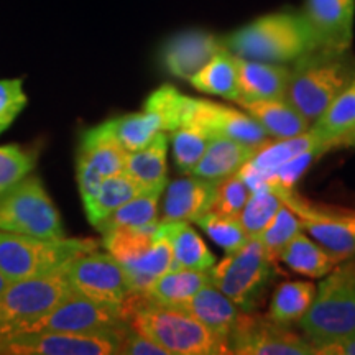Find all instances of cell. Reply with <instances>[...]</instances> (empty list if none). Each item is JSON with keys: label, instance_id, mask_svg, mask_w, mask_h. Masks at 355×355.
I'll return each instance as SVG.
<instances>
[{"label": "cell", "instance_id": "6da1fadb", "mask_svg": "<svg viewBox=\"0 0 355 355\" xmlns=\"http://www.w3.org/2000/svg\"><path fill=\"white\" fill-rule=\"evenodd\" d=\"M121 306L128 324L165 349L168 355L230 354L229 339L183 309L155 303L144 293H130Z\"/></svg>", "mask_w": 355, "mask_h": 355}, {"label": "cell", "instance_id": "7a4b0ae2", "mask_svg": "<svg viewBox=\"0 0 355 355\" xmlns=\"http://www.w3.org/2000/svg\"><path fill=\"white\" fill-rule=\"evenodd\" d=\"M225 48L243 60L261 63H295L318 50L316 40L303 13L277 12L263 15L224 40Z\"/></svg>", "mask_w": 355, "mask_h": 355}, {"label": "cell", "instance_id": "3957f363", "mask_svg": "<svg viewBox=\"0 0 355 355\" xmlns=\"http://www.w3.org/2000/svg\"><path fill=\"white\" fill-rule=\"evenodd\" d=\"M286 101L314 122L355 79V58L350 51L314 50L290 68Z\"/></svg>", "mask_w": 355, "mask_h": 355}, {"label": "cell", "instance_id": "277c9868", "mask_svg": "<svg viewBox=\"0 0 355 355\" xmlns=\"http://www.w3.org/2000/svg\"><path fill=\"white\" fill-rule=\"evenodd\" d=\"M296 324L313 349L355 334L354 257L343 260L322 277L309 309Z\"/></svg>", "mask_w": 355, "mask_h": 355}, {"label": "cell", "instance_id": "5b68a950", "mask_svg": "<svg viewBox=\"0 0 355 355\" xmlns=\"http://www.w3.org/2000/svg\"><path fill=\"white\" fill-rule=\"evenodd\" d=\"M97 247L92 239H42L0 230V273L8 282L40 277Z\"/></svg>", "mask_w": 355, "mask_h": 355}, {"label": "cell", "instance_id": "8992f818", "mask_svg": "<svg viewBox=\"0 0 355 355\" xmlns=\"http://www.w3.org/2000/svg\"><path fill=\"white\" fill-rule=\"evenodd\" d=\"M209 275L212 285L239 309L254 313L275 277V260L259 237H248L241 248L212 265Z\"/></svg>", "mask_w": 355, "mask_h": 355}, {"label": "cell", "instance_id": "52a82bcc", "mask_svg": "<svg viewBox=\"0 0 355 355\" xmlns=\"http://www.w3.org/2000/svg\"><path fill=\"white\" fill-rule=\"evenodd\" d=\"M0 230L42 239L66 237L60 212L42 180L32 175L0 194Z\"/></svg>", "mask_w": 355, "mask_h": 355}, {"label": "cell", "instance_id": "ba28073f", "mask_svg": "<svg viewBox=\"0 0 355 355\" xmlns=\"http://www.w3.org/2000/svg\"><path fill=\"white\" fill-rule=\"evenodd\" d=\"M73 293L66 265L40 277L10 282L0 295V336L19 332Z\"/></svg>", "mask_w": 355, "mask_h": 355}, {"label": "cell", "instance_id": "9c48e42d", "mask_svg": "<svg viewBox=\"0 0 355 355\" xmlns=\"http://www.w3.org/2000/svg\"><path fill=\"white\" fill-rule=\"evenodd\" d=\"M128 326V324H127ZM102 332H13L0 336V354L8 355H115L123 329Z\"/></svg>", "mask_w": 355, "mask_h": 355}, {"label": "cell", "instance_id": "30bf717a", "mask_svg": "<svg viewBox=\"0 0 355 355\" xmlns=\"http://www.w3.org/2000/svg\"><path fill=\"white\" fill-rule=\"evenodd\" d=\"M229 349L237 355H316L306 337L290 326L243 311L229 334Z\"/></svg>", "mask_w": 355, "mask_h": 355}, {"label": "cell", "instance_id": "8fae6325", "mask_svg": "<svg viewBox=\"0 0 355 355\" xmlns=\"http://www.w3.org/2000/svg\"><path fill=\"white\" fill-rule=\"evenodd\" d=\"M66 273L74 293L97 303L121 306L132 293L125 270L110 254L92 250L74 257Z\"/></svg>", "mask_w": 355, "mask_h": 355}, {"label": "cell", "instance_id": "7c38bea8", "mask_svg": "<svg viewBox=\"0 0 355 355\" xmlns=\"http://www.w3.org/2000/svg\"><path fill=\"white\" fill-rule=\"evenodd\" d=\"M127 324L122 306L97 303L73 291L50 313L38 318L19 332H102L119 329Z\"/></svg>", "mask_w": 355, "mask_h": 355}, {"label": "cell", "instance_id": "4fadbf2b", "mask_svg": "<svg viewBox=\"0 0 355 355\" xmlns=\"http://www.w3.org/2000/svg\"><path fill=\"white\" fill-rule=\"evenodd\" d=\"M279 198L296 212L303 230H308L314 241L343 260L355 255V209L314 206L300 198L295 189Z\"/></svg>", "mask_w": 355, "mask_h": 355}, {"label": "cell", "instance_id": "5bb4252c", "mask_svg": "<svg viewBox=\"0 0 355 355\" xmlns=\"http://www.w3.org/2000/svg\"><path fill=\"white\" fill-rule=\"evenodd\" d=\"M127 155L128 152L114 139L105 122L84 133L76 166L83 202L94 196L105 178L125 171Z\"/></svg>", "mask_w": 355, "mask_h": 355}, {"label": "cell", "instance_id": "9a60e30c", "mask_svg": "<svg viewBox=\"0 0 355 355\" xmlns=\"http://www.w3.org/2000/svg\"><path fill=\"white\" fill-rule=\"evenodd\" d=\"M181 125H198L212 135L229 137L250 146H261L270 140L265 128L247 112L188 96L184 101Z\"/></svg>", "mask_w": 355, "mask_h": 355}, {"label": "cell", "instance_id": "2e32d148", "mask_svg": "<svg viewBox=\"0 0 355 355\" xmlns=\"http://www.w3.org/2000/svg\"><path fill=\"white\" fill-rule=\"evenodd\" d=\"M303 15L316 40L318 50L350 51L355 0H306Z\"/></svg>", "mask_w": 355, "mask_h": 355}, {"label": "cell", "instance_id": "e0dca14e", "mask_svg": "<svg viewBox=\"0 0 355 355\" xmlns=\"http://www.w3.org/2000/svg\"><path fill=\"white\" fill-rule=\"evenodd\" d=\"M222 50L224 40L204 30H188L173 35L163 44L162 64L171 76L189 81Z\"/></svg>", "mask_w": 355, "mask_h": 355}, {"label": "cell", "instance_id": "ac0fdd59", "mask_svg": "<svg viewBox=\"0 0 355 355\" xmlns=\"http://www.w3.org/2000/svg\"><path fill=\"white\" fill-rule=\"evenodd\" d=\"M217 183L186 175L165 186L159 222H194L204 212L211 211Z\"/></svg>", "mask_w": 355, "mask_h": 355}, {"label": "cell", "instance_id": "d6986e66", "mask_svg": "<svg viewBox=\"0 0 355 355\" xmlns=\"http://www.w3.org/2000/svg\"><path fill=\"white\" fill-rule=\"evenodd\" d=\"M239 76V99H286L290 68L285 64L261 63L235 56Z\"/></svg>", "mask_w": 355, "mask_h": 355}, {"label": "cell", "instance_id": "ffe728a7", "mask_svg": "<svg viewBox=\"0 0 355 355\" xmlns=\"http://www.w3.org/2000/svg\"><path fill=\"white\" fill-rule=\"evenodd\" d=\"M241 107L254 117L270 137L277 140L291 139L306 132L311 122L286 99L245 101L237 99Z\"/></svg>", "mask_w": 355, "mask_h": 355}, {"label": "cell", "instance_id": "44dd1931", "mask_svg": "<svg viewBox=\"0 0 355 355\" xmlns=\"http://www.w3.org/2000/svg\"><path fill=\"white\" fill-rule=\"evenodd\" d=\"M171 308L183 309L184 313L196 318L204 326H207L211 331L217 332V334L225 337V339H229L230 331H232L239 314L242 313L212 283L204 285L189 300H186L176 306H171Z\"/></svg>", "mask_w": 355, "mask_h": 355}, {"label": "cell", "instance_id": "7402d4cb", "mask_svg": "<svg viewBox=\"0 0 355 355\" xmlns=\"http://www.w3.org/2000/svg\"><path fill=\"white\" fill-rule=\"evenodd\" d=\"M257 150L259 146H250L229 139V137L216 135L207 145L198 165L193 168L191 175L217 183L224 178L239 173L248 159L254 157Z\"/></svg>", "mask_w": 355, "mask_h": 355}, {"label": "cell", "instance_id": "603a6c76", "mask_svg": "<svg viewBox=\"0 0 355 355\" xmlns=\"http://www.w3.org/2000/svg\"><path fill=\"white\" fill-rule=\"evenodd\" d=\"M168 144H170L168 132H158L145 146L127 155L125 173L145 191L155 188L165 189L168 183Z\"/></svg>", "mask_w": 355, "mask_h": 355}, {"label": "cell", "instance_id": "cb8c5ba5", "mask_svg": "<svg viewBox=\"0 0 355 355\" xmlns=\"http://www.w3.org/2000/svg\"><path fill=\"white\" fill-rule=\"evenodd\" d=\"M162 224L171 243L170 270H209L216 263L212 252L188 222L175 220Z\"/></svg>", "mask_w": 355, "mask_h": 355}, {"label": "cell", "instance_id": "d4e9b609", "mask_svg": "<svg viewBox=\"0 0 355 355\" xmlns=\"http://www.w3.org/2000/svg\"><path fill=\"white\" fill-rule=\"evenodd\" d=\"M279 260L290 266L293 272L306 275L309 278H322L339 265L343 259L329 248L314 242L308 235L300 232L283 248Z\"/></svg>", "mask_w": 355, "mask_h": 355}, {"label": "cell", "instance_id": "484cf974", "mask_svg": "<svg viewBox=\"0 0 355 355\" xmlns=\"http://www.w3.org/2000/svg\"><path fill=\"white\" fill-rule=\"evenodd\" d=\"M121 265L125 270L132 293H145L155 279L171 268V243L162 222H159L157 237L150 250L140 255L139 259Z\"/></svg>", "mask_w": 355, "mask_h": 355}, {"label": "cell", "instance_id": "4316f807", "mask_svg": "<svg viewBox=\"0 0 355 355\" xmlns=\"http://www.w3.org/2000/svg\"><path fill=\"white\" fill-rule=\"evenodd\" d=\"M144 191L145 189L125 171L105 178L101 183L99 189L94 193V196L84 201V211H86L89 222L96 227L99 222L112 214L115 209H119V207L130 201L132 198H135L137 194L144 193Z\"/></svg>", "mask_w": 355, "mask_h": 355}, {"label": "cell", "instance_id": "83f0119b", "mask_svg": "<svg viewBox=\"0 0 355 355\" xmlns=\"http://www.w3.org/2000/svg\"><path fill=\"white\" fill-rule=\"evenodd\" d=\"M207 283H211L209 270H168L144 295L158 304L176 306L189 300Z\"/></svg>", "mask_w": 355, "mask_h": 355}, {"label": "cell", "instance_id": "f1b7e54d", "mask_svg": "<svg viewBox=\"0 0 355 355\" xmlns=\"http://www.w3.org/2000/svg\"><path fill=\"white\" fill-rule=\"evenodd\" d=\"M189 83L204 94L219 96L235 102L241 96L235 55L227 48L219 51L209 63L189 79Z\"/></svg>", "mask_w": 355, "mask_h": 355}, {"label": "cell", "instance_id": "f546056e", "mask_svg": "<svg viewBox=\"0 0 355 355\" xmlns=\"http://www.w3.org/2000/svg\"><path fill=\"white\" fill-rule=\"evenodd\" d=\"M322 146L329 152V146L326 141L321 140V137L318 135L313 128L300 133V135L291 137V139H283L277 141H266L259 150L254 153V157L248 159V165H252L255 170L261 173H268L278 168L283 163H286L288 159L295 158L296 155L306 152V150L318 148Z\"/></svg>", "mask_w": 355, "mask_h": 355}, {"label": "cell", "instance_id": "4dcf8cb0", "mask_svg": "<svg viewBox=\"0 0 355 355\" xmlns=\"http://www.w3.org/2000/svg\"><path fill=\"white\" fill-rule=\"evenodd\" d=\"M314 132L332 150V144L355 130V79L313 122Z\"/></svg>", "mask_w": 355, "mask_h": 355}, {"label": "cell", "instance_id": "1f68e13d", "mask_svg": "<svg viewBox=\"0 0 355 355\" xmlns=\"http://www.w3.org/2000/svg\"><path fill=\"white\" fill-rule=\"evenodd\" d=\"M163 189H146L144 193L137 194L130 201L115 209L112 214L105 217L104 220L96 225L101 234H107L110 230L121 227H140V225H148L159 220L158 201L162 196Z\"/></svg>", "mask_w": 355, "mask_h": 355}, {"label": "cell", "instance_id": "d6a6232c", "mask_svg": "<svg viewBox=\"0 0 355 355\" xmlns=\"http://www.w3.org/2000/svg\"><path fill=\"white\" fill-rule=\"evenodd\" d=\"M316 296V286L309 282H286L275 291L268 318L283 326L298 322Z\"/></svg>", "mask_w": 355, "mask_h": 355}, {"label": "cell", "instance_id": "836d02e7", "mask_svg": "<svg viewBox=\"0 0 355 355\" xmlns=\"http://www.w3.org/2000/svg\"><path fill=\"white\" fill-rule=\"evenodd\" d=\"M159 227V220L140 227H121L102 234V245L107 254L117 259L121 263L139 259L153 245Z\"/></svg>", "mask_w": 355, "mask_h": 355}, {"label": "cell", "instance_id": "e575fe53", "mask_svg": "<svg viewBox=\"0 0 355 355\" xmlns=\"http://www.w3.org/2000/svg\"><path fill=\"white\" fill-rule=\"evenodd\" d=\"M105 125L109 127L114 139L127 152H135V150L141 148L158 132H163L159 119L155 114L148 112V110L137 114H125L121 115V117L110 119V121L105 122Z\"/></svg>", "mask_w": 355, "mask_h": 355}, {"label": "cell", "instance_id": "d590c367", "mask_svg": "<svg viewBox=\"0 0 355 355\" xmlns=\"http://www.w3.org/2000/svg\"><path fill=\"white\" fill-rule=\"evenodd\" d=\"M171 133L173 159L181 175H191L216 135L198 125H181Z\"/></svg>", "mask_w": 355, "mask_h": 355}, {"label": "cell", "instance_id": "8d00e7d4", "mask_svg": "<svg viewBox=\"0 0 355 355\" xmlns=\"http://www.w3.org/2000/svg\"><path fill=\"white\" fill-rule=\"evenodd\" d=\"M194 222L209 235L212 242L224 248L225 254H232L248 241V235L243 230L239 217L222 216L214 211H207Z\"/></svg>", "mask_w": 355, "mask_h": 355}, {"label": "cell", "instance_id": "74e56055", "mask_svg": "<svg viewBox=\"0 0 355 355\" xmlns=\"http://www.w3.org/2000/svg\"><path fill=\"white\" fill-rule=\"evenodd\" d=\"M283 201L273 191H254L248 196L239 220L248 237H259L273 220Z\"/></svg>", "mask_w": 355, "mask_h": 355}, {"label": "cell", "instance_id": "f35d334b", "mask_svg": "<svg viewBox=\"0 0 355 355\" xmlns=\"http://www.w3.org/2000/svg\"><path fill=\"white\" fill-rule=\"evenodd\" d=\"M301 230H303V224H301L300 217L296 216V212L288 204L283 202L277 214H275L273 220L259 235V239L261 245L265 247V250L268 252V255L277 261L279 255H282L283 248Z\"/></svg>", "mask_w": 355, "mask_h": 355}, {"label": "cell", "instance_id": "ab89813d", "mask_svg": "<svg viewBox=\"0 0 355 355\" xmlns=\"http://www.w3.org/2000/svg\"><path fill=\"white\" fill-rule=\"evenodd\" d=\"M184 101V94H181L175 86L165 84L146 97L144 110L157 115L162 122L163 132H173L181 127V122H183Z\"/></svg>", "mask_w": 355, "mask_h": 355}, {"label": "cell", "instance_id": "60d3db41", "mask_svg": "<svg viewBox=\"0 0 355 355\" xmlns=\"http://www.w3.org/2000/svg\"><path fill=\"white\" fill-rule=\"evenodd\" d=\"M37 155L20 145L0 146V194L30 175L35 168Z\"/></svg>", "mask_w": 355, "mask_h": 355}, {"label": "cell", "instance_id": "b9f144b4", "mask_svg": "<svg viewBox=\"0 0 355 355\" xmlns=\"http://www.w3.org/2000/svg\"><path fill=\"white\" fill-rule=\"evenodd\" d=\"M248 196H250V189L243 183L242 178L235 173L232 176L217 181L216 196L214 201H212L211 211L222 216L239 217Z\"/></svg>", "mask_w": 355, "mask_h": 355}, {"label": "cell", "instance_id": "7bdbcfd3", "mask_svg": "<svg viewBox=\"0 0 355 355\" xmlns=\"http://www.w3.org/2000/svg\"><path fill=\"white\" fill-rule=\"evenodd\" d=\"M28 99L24 92V79H2L0 81V135L15 122Z\"/></svg>", "mask_w": 355, "mask_h": 355}, {"label": "cell", "instance_id": "ee69618b", "mask_svg": "<svg viewBox=\"0 0 355 355\" xmlns=\"http://www.w3.org/2000/svg\"><path fill=\"white\" fill-rule=\"evenodd\" d=\"M119 354L123 355H168V352L163 347H159L158 344H155L152 339L141 334L132 327L130 324L123 329L122 340H121V349Z\"/></svg>", "mask_w": 355, "mask_h": 355}, {"label": "cell", "instance_id": "f6af8a7d", "mask_svg": "<svg viewBox=\"0 0 355 355\" xmlns=\"http://www.w3.org/2000/svg\"><path fill=\"white\" fill-rule=\"evenodd\" d=\"M314 354L319 355H355V334L343 339L331 340L314 347Z\"/></svg>", "mask_w": 355, "mask_h": 355}, {"label": "cell", "instance_id": "bcb514c9", "mask_svg": "<svg viewBox=\"0 0 355 355\" xmlns=\"http://www.w3.org/2000/svg\"><path fill=\"white\" fill-rule=\"evenodd\" d=\"M339 148H355V130L347 133V135L340 137L339 140H336L334 144H332V150Z\"/></svg>", "mask_w": 355, "mask_h": 355}, {"label": "cell", "instance_id": "7dc6e473", "mask_svg": "<svg viewBox=\"0 0 355 355\" xmlns=\"http://www.w3.org/2000/svg\"><path fill=\"white\" fill-rule=\"evenodd\" d=\"M8 285H10V282H8V278L3 277V275L0 273V295H2L3 290H6V288H7Z\"/></svg>", "mask_w": 355, "mask_h": 355}]
</instances>
